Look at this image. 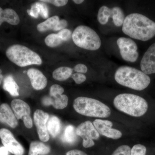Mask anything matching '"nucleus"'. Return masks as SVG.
Listing matches in <instances>:
<instances>
[{
    "instance_id": "4468645a",
    "label": "nucleus",
    "mask_w": 155,
    "mask_h": 155,
    "mask_svg": "<svg viewBox=\"0 0 155 155\" xmlns=\"http://www.w3.org/2000/svg\"><path fill=\"white\" fill-rule=\"evenodd\" d=\"M140 68L147 75L155 73V43L145 53L140 62Z\"/></svg>"
},
{
    "instance_id": "a878e982",
    "label": "nucleus",
    "mask_w": 155,
    "mask_h": 155,
    "mask_svg": "<svg viewBox=\"0 0 155 155\" xmlns=\"http://www.w3.org/2000/svg\"><path fill=\"white\" fill-rule=\"evenodd\" d=\"M77 135L75 127L72 125H68L64 131V139L65 141L69 143H72L76 140Z\"/></svg>"
},
{
    "instance_id": "bb28decb",
    "label": "nucleus",
    "mask_w": 155,
    "mask_h": 155,
    "mask_svg": "<svg viewBox=\"0 0 155 155\" xmlns=\"http://www.w3.org/2000/svg\"><path fill=\"white\" fill-rule=\"evenodd\" d=\"M36 6L38 13L43 18L47 19L48 17V9L46 5L43 2H38L35 3Z\"/></svg>"
},
{
    "instance_id": "473e14b6",
    "label": "nucleus",
    "mask_w": 155,
    "mask_h": 155,
    "mask_svg": "<svg viewBox=\"0 0 155 155\" xmlns=\"http://www.w3.org/2000/svg\"><path fill=\"white\" fill-rule=\"evenodd\" d=\"M74 70L77 73H85L87 72V67L83 64H78L74 67Z\"/></svg>"
},
{
    "instance_id": "cd10ccee",
    "label": "nucleus",
    "mask_w": 155,
    "mask_h": 155,
    "mask_svg": "<svg viewBox=\"0 0 155 155\" xmlns=\"http://www.w3.org/2000/svg\"><path fill=\"white\" fill-rule=\"evenodd\" d=\"M146 147L143 144H137L131 149L130 155H146Z\"/></svg>"
},
{
    "instance_id": "a211bd4d",
    "label": "nucleus",
    "mask_w": 155,
    "mask_h": 155,
    "mask_svg": "<svg viewBox=\"0 0 155 155\" xmlns=\"http://www.w3.org/2000/svg\"><path fill=\"white\" fill-rule=\"evenodd\" d=\"M51 151V149L41 142H31L29 146L28 155H45Z\"/></svg>"
},
{
    "instance_id": "20e7f679",
    "label": "nucleus",
    "mask_w": 155,
    "mask_h": 155,
    "mask_svg": "<svg viewBox=\"0 0 155 155\" xmlns=\"http://www.w3.org/2000/svg\"><path fill=\"white\" fill-rule=\"evenodd\" d=\"M73 107L78 114L88 117L106 118L111 115V110L107 105L98 100L87 97L76 98Z\"/></svg>"
},
{
    "instance_id": "c756f323",
    "label": "nucleus",
    "mask_w": 155,
    "mask_h": 155,
    "mask_svg": "<svg viewBox=\"0 0 155 155\" xmlns=\"http://www.w3.org/2000/svg\"><path fill=\"white\" fill-rule=\"evenodd\" d=\"M58 35L63 41H69L72 36V33L71 31L67 28H64L60 31Z\"/></svg>"
},
{
    "instance_id": "9b49d317",
    "label": "nucleus",
    "mask_w": 155,
    "mask_h": 155,
    "mask_svg": "<svg viewBox=\"0 0 155 155\" xmlns=\"http://www.w3.org/2000/svg\"><path fill=\"white\" fill-rule=\"evenodd\" d=\"M0 138L4 146L11 153L14 155L24 154V148L10 130L6 128L0 129Z\"/></svg>"
},
{
    "instance_id": "2f4dec72",
    "label": "nucleus",
    "mask_w": 155,
    "mask_h": 155,
    "mask_svg": "<svg viewBox=\"0 0 155 155\" xmlns=\"http://www.w3.org/2000/svg\"><path fill=\"white\" fill-rule=\"evenodd\" d=\"M40 1L43 2L50 3L57 7H62L66 5L68 2L67 0H41Z\"/></svg>"
},
{
    "instance_id": "1a4fd4ad",
    "label": "nucleus",
    "mask_w": 155,
    "mask_h": 155,
    "mask_svg": "<svg viewBox=\"0 0 155 155\" xmlns=\"http://www.w3.org/2000/svg\"><path fill=\"white\" fill-rule=\"evenodd\" d=\"M117 44L123 60L132 63L137 60L139 56L137 46L133 40L127 38H119Z\"/></svg>"
},
{
    "instance_id": "e433bc0d",
    "label": "nucleus",
    "mask_w": 155,
    "mask_h": 155,
    "mask_svg": "<svg viewBox=\"0 0 155 155\" xmlns=\"http://www.w3.org/2000/svg\"><path fill=\"white\" fill-rule=\"evenodd\" d=\"M8 152L5 147H0V155H8Z\"/></svg>"
},
{
    "instance_id": "2eb2a0df",
    "label": "nucleus",
    "mask_w": 155,
    "mask_h": 155,
    "mask_svg": "<svg viewBox=\"0 0 155 155\" xmlns=\"http://www.w3.org/2000/svg\"><path fill=\"white\" fill-rule=\"evenodd\" d=\"M27 75L30 79L32 87L36 90L43 89L47 85L46 77L38 69L35 68L28 69Z\"/></svg>"
},
{
    "instance_id": "7ed1b4c3",
    "label": "nucleus",
    "mask_w": 155,
    "mask_h": 155,
    "mask_svg": "<svg viewBox=\"0 0 155 155\" xmlns=\"http://www.w3.org/2000/svg\"><path fill=\"white\" fill-rule=\"evenodd\" d=\"M114 104L117 110L135 117L144 116L149 108L148 104L144 98L131 94L118 95L114 98Z\"/></svg>"
},
{
    "instance_id": "4c0bfd02",
    "label": "nucleus",
    "mask_w": 155,
    "mask_h": 155,
    "mask_svg": "<svg viewBox=\"0 0 155 155\" xmlns=\"http://www.w3.org/2000/svg\"><path fill=\"white\" fill-rule=\"evenodd\" d=\"M73 2L77 5H80L84 2L83 0H73Z\"/></svg>"
},
{
    "instance_id": "393cba45",
    "label": "nucleus",
    "mask_w": 155,
    "mask_h": 155,
    "mask_svg": "<svg viewBox=\"0 0 155 155\" xmlns=\"http://www.w3.org/2000/svg\"><path fill=\"white\" fill-rule=\"evenodd\" d=\"M45 41L48 46L54 48L60 45L63 41L58 36V34L52 33L46 37Z\"/></svg>"
},
{
    "instance_id": "6e6552de",
    "label": "nucleus",
    "mask_w": 155,
    "mask_h": 155,
    "mask_svg": "<svg viewBox=\"0 0 155 155\" xmlns=\"http://www.w3.org/2000/svg\"><path fill=\"white\" fill-rule=\"evenodd\" d=\"M76 135L83 139L82 145L84 148H89L95 145L93 140L98 139L99 133L94 125L89 121L82 122L75 129Z\"/></svg>"
},
{
    "instance_id": "f8f14e48",
    "label": "nucleus",
    "mask_w": 155,
    "mask_h": 155,
    "mask_svg": "<svg viewBox=\"0 0 155 155\" xmlns=\"http://www.w3.org/2000/svg\"><path fill=\"white\" fill-rule=\"evenodd\" d=\"M49 115L40 110H37L34 114V121L37 128L40 140L42 142L49 140L50 135L47 128L46 124Z\"/></svg>"
},
{
    "instance_id": "f3484780",
    "label": "nucleus",
    "mask_w": 155,
    "mask_h": 155,
    "mask_svg": "<svg viewBox=\"0 0 155 155\" xmlns=\"http://www.w3.org/2000/svg\"><path fill=\"white\" fill-rule=\"evenodd\" d=\"M4 22L12 25H17L20 22V19L16 11L12 9L3 10L0 7V26Z\"/></svg>"
},
{
    "instance_id": "9d476101",
    "label": "nucleus",
    "mask_w": 155,
    "mask_h": 155,
    "mask_svg": "<svg viewBox=\"0 0 155 155\" xmlns=\"http://www.w3.org/2000/svg\"><path fill=\"white\" fill-rule=\"evenodd\" d=\"M11 106L17 119L22 120L27 128H31L33 121L30 116L31 109L28 104L22 100L16 99L11 102Z\"/></svg>"
},
{
    "instance_id": "ddd939ff",
    "label": "nucleus",
    "mask_w": 155,
    "mask_h": 155,
    "mask_svg": "<svg viewBox=\"0 0 155 155\" xmlns=\"http://www.w3.org/2000/svg\"><path fill=\"white\" fill-rule=\"evenodd\" d=\"M93 124L99 134L108 138L117 140L122 137V133L120 130L112 128L113 123L111 121L97 119Z\"/></svg>"
},
{
    "instance_id": "c85d7f7f",
    "label": "nucleus",
    "mask_w": 155,
    "mask_h": 155,
    "mask_svg": "<svg viewBox=\"0 0 155 155\" xmlns=\"http://www.w3.org/2000/svg\"><path fill=\"white\" fill-rule=\"evenodd\" d=\"M130 151L131 149L130 147L122 145L117 148L112 155H130Z\"/></svg>"
},
{
    "instance_id": "dca6fc26",
    "label": "nucleus",
    "mask_w": 155,
    "mask_h": 155,
    "mask_svg": "<svg viewBox=\"0 0 155 155\" xmlns=\"http://www.w3.org/2000/svg\"><path fill=\"white\" fill-rule=\"evenodd\" d=\"M0 122L8 124L12 128L18 125L17 118L8 104H3L0 106Z\"/></svg>"
},
{
    "instance_id": "0eeeda50",
    "label": "nucleus",
    "mask_w": 155,
    "mask_h": 155,
    "mask_svg": "<svg viewBox=\"0 0 155 155\" xmlns=\"http://www.w3.org/2000/svg\"><path fill=\"white\" fill-rule=\"evenodd\" d=\"M64 90L58 84H54L50 88L49 96L45 97L42 100V103L45 106H53L54 108L62 110L68 105V97L63 94Z\"/></svg>"
},
{
    "instance_id": "aec40b11",
    "label": "nucleus",
    "mask_w": 155,
    "mask_h": 155,
    "mask_svg": "<svg viewBox=\"0 0 155 155\" xmlns=\"http://www.w3.org/2000/svg\"><path fill=\"white\" fill-rule=\"evenodd\" d=\"M46 127L49 134L53 137H55L61 131V121L57 116H50L47 122Z\"/></svg>"
},
{
    "instance_id": "6ab92c4d",
    "label": "nucleus",
    "mask_w": 155,
    "mask_h": 155,
    "mask_svg": "<svg viewBox=\"0 0 155 155\" xmlns=\"http://www.w3.org/2000/svg\"><path fill=\"white\" fill-rule=\"evenodd\" d=\"M3 88L13 97H17L19 95V87L14 80L13 76L8 75L5 77L3 82Z\"/></svg>"
},
{
    "instance_id": "58836bf2",
    "label": "nucleus",
    "mask_w": 155,
    "mask_h": 155,
    "mask_svg": "<svg viewBox=\"0 0 155 155\" xmlns=\"http://www.w3.org/2000/svg\"><path fill=\"white\" fill-rule=\"evenodd\" d=\"M2 70L0 69V84L2 83V81L3 79V76L2 74Z\"/></svg>"
},
{
    "instance_id": "39448f33",
    "label": "nucleus",
    "mask_w": 155,
    "mask_h": 155,
    "mask_svg": "<svg viewBox=\"0 0 155 155\" xmlns=\"http://www.w3.org/2000/svg\"><path fill=\"white\" fill-rule=\"evenodd\" d=\"M9 60L20 67L42 64L40 57L25 46L14 45L9 47L6 51Z\"/></svg>"
},
{
    "instance_id": "4be33fe9",
    "label": "nucleus",
    "mask_w": 155,
    "mask_h": 155,
    "mask_svg": "<svg viewBox=\"0 0 155 155\" xmlns=\"http://www.w3.org/2000/svg\"><path fill=\"white\" fill-rule=\"evenodd\" d=\"M73 69L69 67H60L53 72L54 79L59 81H64L69 78L72 75Z\"/></svg>"
},
{
    "instance_id": "7c9ffc66",
    "label": "nucleus",
    "mask_w": 155,
    "mask_h": 155,
    "mask_svg": "<svg viewBox=\"0 0 155 155\" xmlns=\"http://www.w3.org/2000/svg\"><path fill=\"white\" fill-rule=\"evenodd\" d=\"M72 78L77 84H81L86 80V76L82 73H75L72 75Z\"/></svg>"
},
{
    "instance_id": "72a5a7b5",
    "label": "nucleus",
    "mask_w": 155,
    "mask_h": 155,
    "mask_svg": "<svg viewBox=\"0 0 155 155\" xmlns=\"http://www.w3.org/2000/svg\"><path fill=\"white\" fill-rule=\"evenodd\" d=\"M27 12L28 15L34 18H38L39 17V14L38 13L36 6L35 3L31 6V9H28L27 10Z\"/></svg>"
},
{
    "instance_id": "f257e3e1",
    "label": "nucleus",
    "mask_w": 155,
    "mask_h": 155,
    "mask_svg": "<svg viewBox=\"0 0 155 155\" xmlns=\"http://www.w3.org/2000/svg\"><path fill=\"white\" fill-rule=\"evenodd\" d=\"M122 30L131 38L147 41L155 36V22L142 14L133 13L125 18Z\"/></svg>"
},
{
    "instance_id": "f03ea898",
    "label": "nucleus",
    "mask_w": 155,
    "mask_h": 155,
    "mask_svg": "<svg viewBox=\"0 0 155 155\" xmlns=\"http://www.w3.org/2000/svg\"><path fill=\"white\" fill-rule=\"evenodd\" d=\"M115 79L120 85L139 91L147 88L151 82L148 75L128 66L119 67L115 72Z\"/></svg>"
},
{
    "instance_id": "b1692460",
    "label": "nucleus",
    "mask_w": 155,
    "mask_h": 155,
    "mask_svg": "<svg viewBox=\"0 0 155 155\" xmlns=\"http://www.w3.org/2000/svg\"><path fill=\"white\" fill-rule=\"evenodd\" d=\"M111 17V9L105 5L102 6L98 12V21L101 25H105L109 21V18Z\"/></svg>"
},
{
    "instance_id": "412c9836",
    "label": "nucleus",
    "mask_w": 155,
    "mask_h": 155,
    "mask_svg": "<svg viewBox=\"0 0 155 155\" xmlns=\"http://www.w3.org/2000/svg\"><path fill=\"white\" fill-rule=\"evenodd\" d=\"M59 20V17L57 16H53L48 18L44 22L37 25V30L39 32H45L48 30H54Z\"/></svg>"
},
{
    "instance_id": "423d86ee",
    "label": "nucleus",
    "mask_w": 155,
    "mask_h": 155,
    "mask_svg": "<svg viewBox=\"0 0 155 155\" xmlns=\"http://www.w3.org/2000/svg\"><path fill=\"white\" fill-rule=\"evenodd\" d=\"M72 38L78 47L89 51H96L101 45V38L97 32L85 25L78 26L72 34Z\"/></svg>"
},
{
    "instance_id": "5701e85b",
    "label": "nucleus",
    "mask_w": 155,
    "mask_h": 155,
    "mask_svg": "<svg viewBox=\"0 0 155 155\" xmlns=\"http://www.w3.org/2000/svg\"><path fill=\"white\" fill-rule=\"evenodd\" d=\"M111 17L115 25L117 27H120L123 25L125 20V16L121 8L115 7L111 9Z\"/></svg>"
},
{
    "instance_id": "c9c22d12",
    "label": "nucleus",
    "mask_w": 155,
    "mask_h": 155,
    "mask_svg": "<svg viewBox=\"0 0 155 155\" xmlns=\"http://www.w3.org/2000/svg\"><path fill=\"white\" fill-rule=\"evenodd\" d=\"M66 155H87L86 153L78 150H73L69 151Z\"/></svg>"
},
{
    "instance_id": "f704fd0d",
    "label": "nucleus",
    "mask_w": 155,
    "mask_h": 155,
    "mask_svg": "<svg viewBox=\"0 0 155 155\" xmlns=\"http://www.w3.org/2000/svg\"><path fill=\"white\" fill-rule=\"evenodd\" d=\"M67 25H68V23H67V20H65V19L60 20L54 31H57L64 29L65 28V27H67Z\"/></svg>"
}]
</instances>
